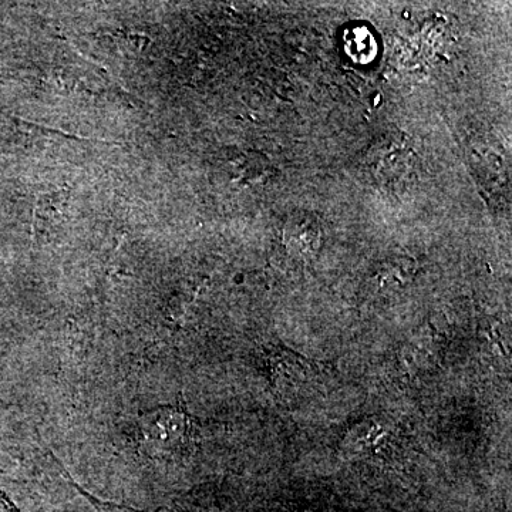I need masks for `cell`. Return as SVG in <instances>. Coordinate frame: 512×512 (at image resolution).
Here are the masks:
<instances>
[{"label":"cell","instance_id":"7a4b0ae2","mask_svg":"<svg viewBox=\"0 0 512 512\" xmlns=\"http://www.w3.org/2000/svg\"><path fill=\"white\" fill-rule=\"evenodd\" d=\"M311 372L312 365L308 360L302 359L301 356L295 355L289 350L276 352L272 373L279 382L284 379L291 380L293 383L301 382Z\"/></svg>","mask_w":512,"mask_h":512},{"label":"cell","instance_id":"5b68a950","mask_svg":"<svg viewBox=\"0 0 512 512\" xmlns=\"http://www.w3.org/2000/svg\"><path fill=\"white\" fill-rule=\"evenodd\" d=\"M0 512H22L2 488H0Z\"/></svg>","mask_w":512,"mask_h":512},{"label":"cell","instance_id":"3957f363","mask_svg":"<svg viewBox=\"0 0 512 512\" xmlns=\"http://www.w3.org/2000/svg\"><path fill=\"white\" fill-rule=\"evenodd\" d=\"M286 232H288L289 244L299 252L313 251V248L318 245V227L313 222L306 221L305 218L289 221Z\"/></svg>","mask_w":512,"mask_h":512},{"label":"cell","instance_id":"277c9868","mask_svg":"<svg viewBox=\"0 0 512 512\" xmlns=\"http://www.w3.org/2000/svg\"><path fill=\"white\" fill-rule=\"evenodd\" d=\"M346 40H348L346 49H348L350 57H353L357 62H367V60H372L375 57L376 42L369 30L365 28L350 30Z\"/></svg>","mask_w":512,"mask_h":512},{"label":"cell","instance_id":"6da1fadb","mask_svg":"<svg viewBox=\"0 0 512 512\" xmlns=\"http://www.w3.org/2000/svg\"><path fill=\"white\" fill-rule=\"evenodd\" d=\"M138 439L148 456L185 458L197 446V420L188 413L183 399L175 406H161L138 416Z\"/></svg>","mask_w":512,"mask_h":512}]
</instances>
